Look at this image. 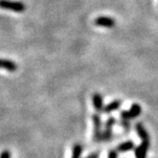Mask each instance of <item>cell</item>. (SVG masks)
I'll return each instance as SVG.
<instances>
[{
    "mask_svg": "<svg viewBox=\"0 0 158 158\" xmlns=\"http://www.w3.org/2000/svg\"><path fill=\"white\" fill-rule=\"evenodd\" d=\"M92 121H93V140L94 143H99L102 141L103 136V122L101 118L100 114H94L92 115Z\"/></svg>",
    "mask_w": 158,
    "mask_h": 158,
    "instance_id": "1",
    "label": "cell"
},
{
    "mask_svg": "<svg viewBox=\"0 0 158 158\" xmlns=\"http://www.w3.org/2000/svg\"><path fill=\"white\" fill-rule=\"evenodd\" d=\"M141 112H142V108H141L140 104L133 103V104H131L130 110H125L120 111V118L131 121L132 119H135L138 116H140Z\"/></svg>",
    "mask_w": 158,
    "mask_h": 158,
    "instance_id": "2",
    "label": "cell"
},
{
    "mask_svg": "<svg viewBox=\"0 0 158 158\" xmlns=\"http://www.w3.org/2000/svg\"><path fill=\"white\" fill-rule=\"evenodd\" d=\"M117 123V120L114 116H110L107 118V120L104 123V129H103V136L102 141L103 142H109L114 136V131H112V128Z\"/></svg>",
    "mask_w": 158,
    "mask_h": 158,
    "instance_id": "3",
    "label": "cell"
},
{
    "mask_svg": "<svg viewBox=\"0 0 158 158\" xmlns=\"http://www.w3.org/2000/svg\"><path fill=\"white\" fill-rule=\"evenodd\" d=\"M1 8L9 10L15 13H23L26 10V5L20 1H10V0H1Z\"/></svg>",
    "mask_w": 158,
    "mask_h": 158,
    "instance_id": "4",
    "label": "cell"
},
{
    "mask_svg": "<svg viewBox=\"0 0 158 158\" xmlns=\"http://www.w3.org/2000/svg\"><path fill=\"white\" fill-rule=\"evenodd\" d=\"M92 101H93V106L97 114H102L105 105H104V99L103 96L99 93H94L92 95Z\"/></svg>",
    "mask_w": 158,
    "mask_h": 158,
    "instance_id": "5",
    "label": "cell"
},
{
    "mask_svg": "<svg viewBox=\"0 0 158 158\" xmlns=\"http://www.w3.org/2000/svg\"><path fill=\"white\" fill-rule=\"evenodd\" d=\"M151 141H141V144L134 149L135 158H147L148 151L150 149Z\"/></svg>",
    "mask_w": 158,
    "mask_h": 158,
    "instance_id": "6",
    "label": "cell"
},
{
    "mask_svg": "<svg viewBox=\"0 0 158 158\" xmlns=\"http://www.w3.org/2000/svg\"><path fill=\"white\" fill-rule=\"evenodd\" d=\"M94 23L97 27L112 28L115 26V20L110 16H98L94 19Z\"/></svg>",
    "mask_w": 158,
    "mask_h": 158,
    "instance_id": "7",
    "label": "cell"
},
{
    "mask_svg": "<svg viewBox=\"0 0 158 158\" xmlns=\"http://www.w3.org/2000/svg\"><path fill=\"white\" fill-rule=\"evenodd\" d=\"M134 130L135 132L137 133L138 137L140 138L141 141H151L150 139V134L148 132V131L146 130V128L143 126V124L140 122H137L134 125Z\"/></svg>",
    "mask_w": 158,
    "mask_h": 158,
    "instance_id": "8",
    "label": "cell"
},
{
    "mask_svg": "<svg viewBox=\"0 0 158 158\" xmlns=\"http://www.w3.org/2000/svg\"><path fill=\"white\" fill-rule=\"evenodd\" d=\"M122 100L120 99H115V100H112L111 102H110L109 104H107L104 108L103 110V114H110L111 112L116 111L120 109V107L122 106Z\"/></svg>",
    "mask_w": 158,
    "mask_h": 158,
    "instance_id": "9",
    "label": "cell"
},
{
    "mask_svg": "<svg viewBox=\"0 0 158 158\" xmlns=\"http://www.w3.org/2000/svg\"><path fill=\"white\" fill-rule=\"evenodd\" d=\"M135 149V144L132 140H127L125 142H122L120 144L117 145L116 150L118 152L120 153H125V152H129L132 150Z\"/></svg>",
    "mask_w": 158,
    "mask_h": 158,
    "instance_id": "10",
    "label": "cell"
},
{
    "mask_svg": "<svg viewBox=\"0 0 158 158\" xmlns=\"http://www.w3.org/2000/svg\"><path fill=\"white\" fill-rule=\"evenodd\" d=\"M1 68L3 70L9 72V73H15L17 70V64L12 61L10 59H1Z\"/></svg>",
    "mask_w": 158,
    "mask_h": 158,
    "instance_id": "11",
    "label": "cell"
},
{
    "mask_svg": "<svg viewBox=\"0 0 158 158\" xmlns=\"http://www.w3.org/2000/svg\"><path fill=\"white\" fill-rule=\"evenodd\" d=\"M83 152V146L80 143H75L73 147L71 158H81Z\"/></svg>",
    "mask_w": 158,
    "mask_h": 158,
    "instance_id": "12",
    "label": "cell"
},
{
    "mask_svg": "<svg viewBox=\"0 0 158 158\" xmlns=\"http://www.w3.org/2000/svg\"><path fill=\"white\" fill-rule=\"evenodd\" d=\"M118 124H119V125H120L124 130H125L126 131H131V121H130V120H125V119H121V118H120Z\"/></svg>",
    "mask_w": 158,
    "mask_h": 158,
    "instance_id": "13",
    "label": "cell"
},
{
    "mask_svg": "<svg viewBox=\"0 0 158 158\" xmlns=\"http://www.w3.org/2000/svg\"><path fill=\"white\" fill-rule=\"evenodd\" d=\"M118 152L117 150H110L109 152H108V158H118Z\"/></svg>",
    "mask_w": 158,
    "mask_h": 158,
    "instance_id": "14",
    "label": "cell"
},
{
    "mask_svg": "<svg viewBox=\"0 0 158 158\" xmlns=\"http://www.w3.org/2000/svg\"><path fill=\"white\" fill-rule=\"evenodd\" d=\"M100 152H92L91 154H89L88 156L84 157V158H99L100 156Z\"/></svg>",
    "mask_w": 158,
    "mask_h": 158,
    "instance_id": "15",
    "label": "cell"
},
{
    "mask_svg": "<svg viewBox=\"0 0 158 158\" xmlns=\"http://www.w3.org/2000/svg\"><path fill=\"white\" fill-rule=\"evenodd\" d=\"M1 158H10V152L8 150H5L1 153Z\"/></svg>",
    "mask_w": 158,
    "mask_h": 158,
    "instance_id": "16",
    "label": "cell"
}]
</instances>
